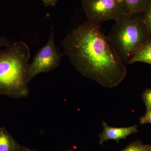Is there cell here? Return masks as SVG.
<instances>
[{"label":"cell","mask_w":151,"mask_h":151,"mask_svg":"<svg viewBox=\"0 0 151 151\" xmlns=\"http://www.w3.org/2000/svg\"><path fill=\"white\" fill-rule=\"evenodd\" d=\"M30 55L29 47L23 41L0 50V95L13 98L28 95Z\"/></svg>","instance_id":"7a4b0ae2"},{"label":"cell","mask_w":151,"mask_h":151,"mask_svg":"<svg viewBox=\"0 0 151 151\" xmlns=\"http://www.w3.org/2000/svg\"><path fill=\"white\" fill-rule=\"evenodd\" d=\"M140 123L141 124H151V117H145L142 116L140 119Z\"/></svg>","instance_id":"9a60e30c"},{"label":"cell","mask_w":151,"mask_h":151,"mask_svg":"<svg viewBox=\"0 0 151 151\" xmlns=\"http://www.w3.org/2000/svg\"><path fill=\"white\" fill-rule=\"evenodd\" d=\"M151 149V145H145L137 140L130 143L121 151H149Z\"/></svg>","instance_id":"30bf717a"},{"label":"cell","mask_w":151,"mask_h":151,"mask_svg":"<svg viewBox=\"0 0 151 151\" xmlns=\"http://www.w3.org/2000/svg\"><path fill=\"white\" fill-rule=\"evenodd\" d=\"M82 6L87 21L100 24L129 14L124 0H82Z\"/></svg>","instance_id":"277c9868"},{"label":"cell","mask_w":151,"mask_h":151,"mask_svg":"<svg viewBox=\"0 0 151 151\" xmlns=\"http://www.w3.org/2000/svg\"><path fill=\"white\" fill-rule=\"evenodd\" d=\"M103 131L100 134V145H103L106 141L113 140L119 142L122 139H126L127 137L132 134L138 132L137 125L129 127L116 128L110 127L106 122L103 121Z\"/></svg>","instance_id":"8992f818"},{"label":"cell","mask_w":151,"mask_h":151,"mask_svg":"<svg viewBox=\"0 0 151 151\" xmlns=\"http://www.w3.org/2000/svg\"><path fill=\"white\" fill-rule=\"evenodd\" d=\"M22 147L5 128H0V151H20Z\"/></svg>","instance_id":"52a82bcc"},{"label":"cell","mask_w":151,"mask_h":151,"mask_svg":"<svg viewBox=\"0 0 151 151\" xmlns=\"http://www.w3.org/2000/svg\"><path fill=\"white\" fill-rule=\"evenodd\" d=\"M10 42L6 37H0V50L4 47H7L10 44Z\"/></svg>","instance_id":"5bb4252c"},{"label":"cell","mask_w":151,"mask_h":151,"mask_svg":"<svg viewBox=\"0 0 151 151\" xmlns=\"http://www.w3.org/2000/svg\"><path fill=\"white\" fill-rule=\"evenodd\" d=\"M149 33L144 20L137 14H128L115 21L106 37L115 53L124 63H127L150 40Z\"/></svg>","instance_id":"3957f363"},{"label":"cell","mask_w":151,"mask_h":151,"mask_svg":"<svg viewBox=\"0 0 151 151\" xmlns=\"http://www.w3.org/2000/svg\"></svg>","instance_id":"d6986e66"},{"label":"cell","mask_w":151,"mask_h":151,"mask_svg":"<svg viewBox=\"0 0 151 151\" xmlns=\"http://www.w3.org/2000/svg\"><path fill=\"white\" fill-rule=\"evenodd\" d=\"M149 151H151V150H149Z\"/></svg>","instance_id":"ac0fdd59"},{"label":"cell","mask_w":151,"mask_h":151,"mask_svg":"<svg viewBox=\"0 0 151 151\" xmlns=\"http://www.w3.org/2000/svg\"><path fill=\"white\" fill-rule=\"evenodd\" d=\"M145 117H151V111H147L144 116Z\"/></svg>","instance_id":"e0dca14e"},{"label":"cell","mask_w":151,"mask_h":151,"mask_svg":"<svg viewBox=\"0 0 151 151\" xmlns=\"http://www.w3.org/2000/svg\"><path fill=\"white\" fill-rule=\"evenodd\" d=\"M142 98L145 105L147 111H151V89H146L143 92Z\"/></svg>","instance_id":"8fae6325"},{"label":"cell","mask_w":151,"mask_h":151,"mask_svg":"<svg viewBox=\"0 0 151 151\" xmlns=\"http://www.w3.org/2000/svg\"><path fill=\"white\" fill-rule=\"evenodd\" d=\"M100 26L87 21L65 37L61 44L64 54L80 74L104 87L112 88L124 80L127 69Z\"/></svg>","instance_id":"6da1fadb"},{"label":"cell","mask_w":151,"mask_h":151,"mask_svg":"<svg viewBox=\"0 0 151 151\" xmlns=\"http://www.w3.org/2000/svg\"><path fill=\"white\" fill-rule=\"evenodd\" d=\"M128 13L137 14L147 10L151 5V0H124Z\"/></svg>","instance_id":"9c48e42d"},{"label":"cell","mask_w":151,"mask_h":151,"mask_svg":"<svg viewBox=\"0 0 151 151\" xmlns=\"http://www.w3.org/2000/svg\"><path fill=\"white\" fill-rule=\"evenodd\" d=\"M143 20L149 32L151 34V5L146 10Z\"/></svg>","instance_id":"7c38bea8"},{"label":"cell","mask_w":151,"mask_h":151,"mask_svg":"<svg viewBox=\"0 0 151 151\" xmlns=\"http://www.w3.org/2000/svg\"><path fill=\"white\" fill-rule=\"evenodd\" d=\"M139 62L145 63L151 65V39L139 49L127 63L132 64Z\"/></svg>","instance_id":"ba28073f"},{"label":"cell","mask_w":151,"mask_h":151,"mask_svg":"<svg viewBox=\"0 0 151 151\" xmlns=\"http://www.w3.org/2000/svg\"><path fill=\"white\" fill-rule=\"evenodd\" d=\"M64 52L56 46L54 40L53 27L48 41L37 52L29 68V81L40 73L52 71L60 64Z\"/></svg>","instance_id":"5b68a950"},{"label":"cell","mask_w":151,"mask_h":151,"mask_svg":"<svg viewBox=\"0 0 151 151\" xmlns=\"http://www.w3.org/2000/svg\"><path fill=\"white\" fill-rule=\"evenodd\" d=\"M58 0H42L44 5L46 7L55 6Z\"/></svg>","instance_id":"4fadbf2b"},{"label":"cell","mask_w":151,"mask_h":151,"mask_svg":"<svg viewBox=\"0 0 151 151\" xmlns=\"http://www.w3.org/2000/svg\"><path fill=\"white\" fill-rule=\"evenodd\" d=\"M20 151H35L33 150L28 148L24 147H22Z\"/></svg>","instance_id":"2e32d148"}]
</instances>
